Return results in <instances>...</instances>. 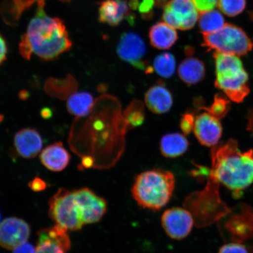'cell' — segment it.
Instances as JSON below:
<instances>
[{
	"label": "cell",
	"instance_id": "cell-1",
	"mask_svg": "<svg viewBox=\"0 0 253 253\" xmlns=\"http://www.w3.org/2000/svg\"><path fill=\"white\" fill-rule=\"evenodd\" d=\"M37 4L36 15L21 38L19 51L27 60L34 54L44 61H51L68 51L72 46V41L63 21L46 14L45 1Z\"/></svg>",
	"mask_w": 253,
	"mask_h": 253
},
{
	"label": "cell",
	"instance_id": "cell-2",
	"mask_svg": "<svg viewBox=\"0 0 253 253\" xmlns=\"http://www.w3.org/2000/svg\"><path fill=\"white\" fill-rule=\"evenodd\" d=\"M210 178L239 195L253 183V150L243 153L230 139L211 149Z\"/></svg>",
	"mask_w": 253,
	"mask_h": 253
},
{
	"label": "cell",
	"instance_id": "cell-3",
	"mask_svg": "<svg viewBox=\"0 0 253 253\" xmlns=\"http://www.w3.org/2000/svg\"><path fill=\"white\" fill-rule=\"evenodd\" d=\"M175 187V178L169 170L154 169L136 177L131 188L132 197L139 206L158 211L171 199Z\"/></svg>",
	"mask_w": 253,
	"mask_h": 253
},
{
	"label": "cell",
	"instance_id": "cell-4",
	"mask_svg": "<svg viewBox=\"0 0 253 253\" xmlns=\"http://www.w3.org/2000/svg\"><path fill=\"white\" fill-rule=\"evenodd\" d=\"M216 65L215 86L233 102H242L250 92L249 76L238 56L214 52Z\"/></svg>",
	"mask_w": 253,
	"mask_h": 253
},
{
	"label": "cell",
	"instance_id": "cell-5",
	"mask_svg": "<svg viewBox=\"0 0 253 253\" xmlns=\"http://www.w3.org/2000/svg\"><path fill=\"white\" fill-rule=\"evenodd\" d=\"M202 45L216 52L239 56L251 51L253 42L241 28L225 24L214 33L204 34Z\"/></svg>",
	"mask_w": 253,
	"mask_h": 253
},
{
	"label": "cell",
	"instance_id": "cell-6",
	"mask_svg": "<svg viewBox=\"0 0 253 253\" xmlns=\"http://www.w3.org/2000/svg\"><path fill=\"white\" fill-rule=\"evenodd\" d=\"M49 214L56 224L66 230L75 231L84 225L74 191L60 189L49 202Z\"/></svg>",
	"mask_w": 253,
	"mask_h": 253
},
{
	"label": "cell",
	"instance_id": "cell-7",
	"mask_svg": "<svg viewBox=\"0 0 253 253\" xmlns=\"http://www.w3.org/2000/svg\"><path fill=\"white\" fill-rule=\"evenodd\" d=\"M217 184L210 178L204 191L192 193L185 200L183 207L191 212L198 227L207 226L213 221L211 215L213 213L211 211L214 210L215 204L219 202Z\"/></svg>",
	"mask_w": 253,
	"mask_h": 253
},
{
	"label": "cell",
	"instance_id": "cell-8",
	"mask_svg": "<svg viewBox=\"0 0 253 253\" xmlns=\"http://www.w3.org/2000/svg\"><path fill=\"white\" fill-rule=\"evenodd\" d=\"M198 11L192 0H170L164 7L163 20L174 28L187 30L195 26Z\"/></svg>",
	"mask_w": 253,
	"mask_h": 253
},
{
	"label": "cell",
	"instance_id": "cell-9",
	"mask_svg": "<svg viewBox=\"0 0 253 253\" xmlns=\"http://www.w3.org/2000/svg\"><path fill=\"white\" fill-rule=\"evenodd\" d=\"M118 55L123 61L129 63L135 68L144 71L147 74L153 71L148 64L145 57L147 47L144 41L138 34L133 33L123 34L118 46Z\"/></svg>",
	"mask_w": 253,
	"mask_h": 253
},
{
	"label": "cell",
	"instance_id": "cell-10",
	"mask_svg": "<svg viewBox=\"0 0 253 253\" xmlns=\"http://www.w3.org/2000/svg\"><path fill=\"white\" fill-rule=\"evenodd\" d=\"M161 223L170 238L182 240L191 233L195 221L191 212L186 208L174 207L164 211Z\"/></svg>",
	"mask_w": 253,
	"mask_h": 253
},
{
	"label": "cell",
	"instance_id": "cell-11",
	"mask_svg": "<svg viewBox=\"0 0 253 253\" xmlns=\"http://www.w3.org/2000/svg\"><path fill=\"white\" fill-rule=\"evenodd\" d=\"M74 194L84 225L102 219L107 211V203L103 198L86 188L76 190Z\"/></svg>",
	"mask_w": 253,
	"mask_h": 253
},
{
	"label": "cell",
	"instance_id": "cell-12",
	"mask_svg": "<svg viewBox=\"0 0 253 253\" xmlns=\"http://www.w3.org/2000/svg\"><path fill=\"white\" fill-rule=\"evenodd\" d=\"M30 235L29 225L17 217H8L0 223V246L14 250L26 243Z\"/></svg>",
	"mask_w": 253,
	"mask_h": 253
},
{
	"label": "cell",
	"instance_id": "cell-13",
	"mask_svg": "<svg viewBox=\"0 0 253 253\" xmlns=\"http://www.w3.org/2000/svg\"><path fill=\"white\" fill-rule=\"evenodd\" d=\"M219 120L208 112L201 113L195 118V135L202 145L214 147L218 144L222 134Z\"/></svg>",
	"mask_w": 253,
	"mask_h": 253
},
{
	"label": "cell",
	"instance_id": "cell-14",
	"mask_svg": "<svg viewBox=\"0 0 253 253\" xmlns=\"http://www.w3.org/2000/svg\"><path fill=\"white\" fill-rule=\"evenodd\" d=\"M129 4L122 0H107L101 3L99 9V19L101 23L111 26H116L127 19L130 24L134 23V18L130 12Z\"/></svg>",
	"mask_w": 253,
	"mask_h": 253
},
{
	"label": "cell",
	"instance_id": "cell-15",
	"mask_svg": "<svg viewBox=\"0 0 253 253\" xmlns=\"http://www.w3.org/2000/svg\"><path fill=\"white\" fill-rule=\"evenodd\" d=\"M14 147L20 156L27 159L37 156L42 149L43 140L36 129L25 128L14 135Z\"/></svg>",
	"mask_w": 253,
	"mask_h": 253
},
{
	"label": "cell",
	"instance_id": "cell-16",
	"mask_svg": "<svg viewBox=\"0 0 253 253\" xmlns=\"http://www.w3.org/2000/svg\"><path fill=\"white\" fill-rule=\"evenodd\" d=\"M40 160L47 169L59 172L68 166L71 156L62 142H57L46 147L41 152Z\"/></svg>",
	"mask_w": 253,
	"mask_h": 253
},
{
	"label": "cell",
	"instance_id": "cell-17",
	"mask_svg": "<svg viewBox=\"0 0 253 253\" xmlns=\"http://www.w3.org/2000/svg\"><path fill=\"white\" fill-rule=\"evenodd\" d=\"M145 101L148 108L156 114L169 112L173 104L171 93L161 84L155 85L148 90L145 94Z\"/></svg>",
	"mask_w": 253,
	"mask_h": 253
},
{
	"label": "cell",
	"instance_id": "cell-18",
	"mask_svg": "<svg viewBox=\"0 0 253 253\" xmlns=\"http://www.w3.org/2000/svg\"><path fill=\"white\" fill-rule=\"evenodd\" d=\"M45 0H2L1 5V14L3 20L11 26L17 24L24 12L32 5ZM62 2H71V0H59Z\"/></svg>",
	"mask_w": 253,
	"mask_h": 253
},
{
	"label": "cell",
	"instance_id": "cell-19",
	"mask_svg": "<svg viewBox=\"0 0 253 253\" xmlns=\"http://www.w3.org/2000/svg\"><path fill=\"white\" fill-rule=\"evenodd\" d=\"M149 37L152 45L159 49H169L178 40L176 31L169 25L160 23L151 28Z\"/></svg>",
	"mask_w": 253,
	"mask_h": 253
},
{
	"label": "cell",
	"instance_id": "cell-20",
	"mask_svg": "<svg viewBox=\"0 0 253 253\" xmlns=\"http://www.w3.org/2000/svg\"><path fill=\"white\" fill-rule=\"evenodd\" d=\"M206 69L203 62L194 57L183 60L178 68V75L186 84L193 85L203 80Z\"/></svg>",
	"mask_w": 253,
	"mask_h": 253
},
{
	"label": "cell",
	"instance_id": "cell-21",
	"mask_svg": "<svg viewBox=\"0 0 253 253\" xmlns=\"http://www.w3.org/2000/svg\"><path fill=\"white\" fill-rule=\"evenodd\" d=\"M189 145V141L184 135L180 133H170L161 138L160 151L165 157L176 158L184 154Z\"/></svg>",
	"mask_w": 253,
	"mask_h": 253
},
{
	"label": "cell",
	"instance_id": "cell-22",
	"mask_svg": "<svg viewBox=\"0 0 253 253\" xmlns=\"http://www.w3.org/2000/svg\"><path fill=\"white\" fill-rule=\"evenodd\" d=\"M93 105V97L86 91L72 94L66 103L69 112L78 118H83L88 115Z\"/></svg>",
	"mask_w": 253,
	"mask_h": 253
},
{
	"label": "cell",
	"instance_id": "cell-23",
	"mask_svg": "<svg viewBox=\"0 0 253 253\" xmlns=\"http://www.w3.org/2000/svg\"><path fill=\"white\" fill-rule=\"evenodd\" d=\"M199 28L203 34L214 33L224 26V20L220 12L211 10L202 13L199 17Z\"/></svg>",
	"mask_w": 253,
	"mask_h": 253
},
{
	"label": "cell",
	"instance_id": "cell-24",
	"mask_svg": "<svg viewBox=\"0 0 253 253\" xmlns=\"http://www.w3.org/2000/svg\"><path fill=\"white\" fill-rule=\"evenodd\" d=\"M67 249L59 240L47 232L46 229L40 231L37 253H65Z\"/></svg>",
	"mask_w": 253,
	"mask_h": 253
},
{
	"label": "cell",
	"instance_id": "cell-25",
	"mask_svg": "<svg viewBox=\"0 0 253 253\" xmlns=\"http://www.w3.org/2000/svg\"><path fill=\"white\" fill-rule=\"evenodd\" d=\"M153 66L154 71L161 77L169 78L175 73V59L171 53H163L155 58Z\"/></svg>",
	"mask_w": 253,
	"mask_h": 253
},
{
	"label": "cell",
	"instance_id": "cell-26",
	"mask_svg": "<svg viewBox=\"0 0 253 253\" xmlns=\"http://www.w3.org/2000/svg\"><path fill=\"white\" fill-rule=\"evenodd\" d=\"M230 101L223 95L217 94L215 95L214 101L211 107L203 109L207 111L214 118L220 120L224 118L230 110Z\"/></svg>",
	"mask_w": 253,
	"mask_h": 253
},
{
	"label": "cell",
	"instance_id": "cell-27",
	"mask_svg": "<svg viewBox=\"0 0 253 253\" xmlns=\"http://www.w3.org/2000/svg\"><path fill=\"white\" fill-rule=\"evenodd\" d=\"M125 115L126 122L131 127L141 125L144 120V107L142 103L134 101L126 109Z\"/></svg>",
	"mask_w": 253,
	"mask_h": 253
},
{
	"label": "cell",
	"instance_id": "cell-28",
	"mask_svg": "<svg viewBox=\"0 0 253 253\" xmlns=\"http://www.w3.org/2000/svg\"><path fill=\"white\" fill-rule=\"evenodd\" d=\"M217 5L224 14L234 17L244 10L246 0H219Z\"/></svg>",
	"mask_w": 253,
	"mask_h": 253
},
{
	"label": "cell",
	"instance_id": "cell-29",
	"mask_svg": "<svg viewBox=\"0 0 253 253\" xmlns=\"http://www.w3.org/2000/svg\"><path fill=\"white\" fill-rule=\"evenodd\" d=\"M194 116L192 113H186L183 115L181 120V128L183 133L189 134L194 128Z\"/></svg>",
	"mask_w": 253,
	"mask_h": 253
},
{
	"label": "cell",
	"instance_id": "cell-30",
	"mask_svg": "<svg viewBox=\"0 0 253 253\" xmlns=\"http://www.w3.org/2000/svg\"><path fill=\"white\" fill-rule=\"evenodd\" d=\"M196 7L201 13L213 10L218 4L219 0H192Z\"/></svg>",
	"mask_w": 253,
	"mask_h": 253
},
{
	"label": "cell",
	"instance_id": "cell-31",
	"mask_svg": "<svg viewBox=\"0 0 253 253\" xmlns=\"http://www.w3.org/2000/svg\"><path fill=\"white\" fill-rule=\"evenodd\" d=\"M218 253H249L245 246L240 243H229L221 247Z\"/></svg>",
	"mask_w": 253,
	"mask_h": 253
},
{
	"label": "cell",
	"instance_id": "cell-32",
	"mask_svg": "<svg viewBox=\"0 0 253 253\" xmlns=\"http://www.w3.org/2000/svg\"><path fill=\"white\" fill-rule=\"evenodd\" d=\"M155 0H142L139 5V10L142 14H149L155 5Z\"/></svg>",
	"mask_w": 253,
	"mask_h": 253
},
{
	"label": "cell",
	"instance_id": "cell-33",
	"mask_svg": "<svg viewBox=\"0 0 253 253\" xmlns=\"http://www.w3.org/2000/svg\"><path fill=\"white\" fill-rule=\"evenodd\" d=\"M13 253H37V248L26 242L14 249Z\"/></svg>",
	"mask_w": 253,
	"mask_h": 253
},
{
	"label": "cell",
	"instance_id": "cell-34",
	"mask_svg": "<svg viewBox=\"0 0 253 253\" xmlns=\"http://www.w3.org/2000/svg\"><path fill=\"white\" fill-rule=\"evenodd\" d=\"M29 186L34 191L39 192L42 191L44 189H45L46 184L42 179L40 178H36L30 183Z\"/></svg>",
	"mask_w": 253,
	"mask_h": 253
},
{
	"label": "cell",
	"instance_id": "cell-35",
	"mask_svg": "<svg viewBox=\"0 0 253 253\" xmlns=\"http://www.w3.org/2000/svg\"><path fill=\"white\" fill-rule=\"evenodd\" d=\"M7 46L5 41L0 35V66L5 61L7 55Z\"/></svg>",
	"mask_w": 253,
	"mask_h": 253
},
{
	"label": "cell",
	"instance_id": "cell-36",
	"mask_svg": "<svg viewBox=\"0 0 253 253\" xmlns=\"http://www.w3.org/2000/svg\"><path fill=\"white\" fill-rule=\"evenodd\" d=\"M248 130L251 132L253 135V109L250 110L248 116Z\"/></svg>",
	"mask_w": 253,
	"mask_h": 253
},
{
	"label": "cell",
	"instance_id": "cell-37",
	"mask_svg": "<svg viewBox=\"0 0 253 253\" xmlns=\"http://www.w3.org/2000/svg\"><path fill=\"white\" fill-rule=\"evenodd\" d=\"M0 220H1V215H0Z\"/></svg>",
	"mask_w": 253,
	"mask_h": 253
}]
</instances>
